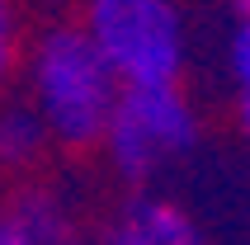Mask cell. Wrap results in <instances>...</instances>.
Returning a JSON list of instances; mask_svg holds the SVG:
<instances>
[{
  "label": "cell",
  "instance_id": "cell-10",
  "mask_svg": "<svg viewBox=\"0 0 250 245\" xmlns=\"http://www.w3.org/2000/svg\"><path fill=\"white\" fill-rule=\"evenodd\" d=\"M231 5H236V14H241V19H250V0H231Z\"/></svg>",
  "mask_w": 250,
  "mask_h": 245
},
{
  "label": "cell",
  "instance_id": "cell-9",
  "mask_svg": "<svg viewBox=\"0 0 250 245\" xmlns=\"http://www.w3.org/2000/svg\"><path fill=\"white\" fill-rule=\"evenodd\" d=\"M236 118H241V127L250 132V95H236Z\"/></svg>",
  "mask_w": 250,
  "mask_h": 245
},
{
  "label": "cell",
  "instance_id": "cell-1",
  "mask_svg": "<svg viewBox=\"0 0 250 245\" xmlns=\"http://www.w3.org/2000/svg\"><path fill=\"white\" fill-rule=\"evenodd\" d=\"M28 90L42 132L62 146H99L123 85L113 81L85 28H47L28 57Z\"/></svg>",
  "mask_w": 250,
  "mask_h": 245
},
{
  "label": "cell",
  "instance_id": "cell-8",
  "mask_svg": "<svg viewBox=\"0 0 250 245\" xmlns=\"http://www.w3.org/2000/svg\"><path fill=\"white\" fill-rule=\"evenodd\" d=\"M231 76H236L241 95H250V19H241L236 38H231Z\"/></svg>",
  "mask_w": 250,
  "mask_h": 245
},
{
  "label": "cell",
  "instance_id": "cell-5",
  "mask_svg": "<svg viewBox=\"0 0 250 245\" xmlns=\"http://www.w3.org/2000/svg\"><path fill=\"white\" fill-rule=\"evenodd\" d=\"M0 245H71L66 207L47 193H24L0 212Z\"/></svg>",
  "mask_w": 250,
  "mask_h": 245
},
{
  "label": "cell",
  "instance_id": "cell-4",
  "mask_svg": "<svg viewBox=\"0 0 250 245\" xmlns=\"http://www.w3.org/2000/svg\"><path fill=\"white\" fill-rule=\"evenodd\" d=\"M104 245H203V231L175 198L132 193L113 212L109 231H104Z\"/></svg>",
  "mask_w": 250,
  "mask_h": 245
},
{
  "label": "cell",
  "instance_id": "cell-2",
  "mask_svg": "<svg viewBox=\"0 0 250 245\" xmlns=\"http://www.w3.org/2000/svg\"><path fill=\"white\" fill-rule=\"evenodd\" d=\"M81 28L123 90L180 85L189 61V24L180 0H85Z\"/></svg>",
  "mask_w": 250,
  "mask_h": 245
},
{
  "label": "cell",
  "instance_id": "cell-7",
  "mask_svg": "<svg viewBox=\"0 0 250 245\" xmlns=\"http://www.w3.org/2000/svg\"><path fill=\"white\" fill-rule=\"evenodd\" d=\"M14 57H19V28H14V5L0 0V90L14 76Z\"/></svg>",
  "mask_w": 250,
  "mask_h": 245
},
{
  "label": "cell",
  "instance_id": "cell-6",
  "mask_svg": "<svg viewBox=\"0 0 250 245\" xmlns=\"http://www.w3.org/2000/svg\"><path fill=\"white\" fill-rule=\"evenodd\" d=\"M42 142H47V132H42V122L33 109H5L0 113V165H10V170H24V165L38 161Z\"/></svg>",
  "mask_w": 250,
  "mask_h": 245
},
{
  "label": "cell",
  "instance_id": "cell-3",
  "mask_svg": "<svg viewBox=\"0 0 250 245\" xmlns=\"http://www.w3.org/2000/svg\"><path fill=\"white\" fill-rule=\"evenodd\" d=\"M104 151L123 179H151L198 142V113L180 85H127L104 122Z\"/></svg>",
  "mask_w": 250,
  "mask_h": 245
}]
</instances>
